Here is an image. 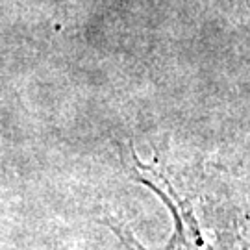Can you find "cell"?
Here are the masks:
<instances>
[{"label": "cell", "instance_id": "1", "mask_svg": "<svg viewBox=\"0 0 250 250\" xmlns=\"http://www.w3.org/2000/svg\"><path fill=\"white\" fill-rule=\"evenodd\" d=\"M107 224H109V226H111V228H113V230H115V232L119 233V237H123V239H126V243H128V245H130V247H132L134 250H145L143 247L139 245V243H135V239L132 237V235H130V233L126 232V230H119V228H117L115 224L111 223L109 219H107Z\"/></svg>", "mask_w": 250, "mask_h": 250}]
</instances>
